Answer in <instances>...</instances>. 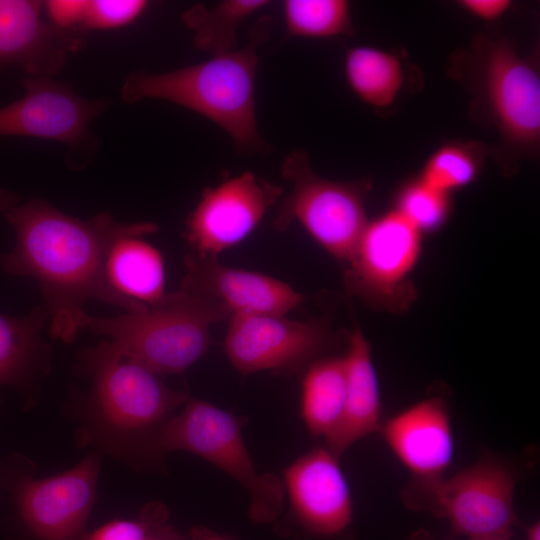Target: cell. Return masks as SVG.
<instances>
[{
  "label": "cell",
  "mask_w": 540,
  "mask_h": 540,
  "mask_svg": "<svg viewBox=\"0 0 540 540\" xmlns=\"http://www.w3.org/2000/svg\"><path fill=\"white\" fill-rule=\"evenodd\" d=\"M231 315L219 300L179 289L139 312L88 314L83 329L107 336L122 356L157 375L182 374L208 351L210 326Z\"/></svg>",
  "instance_id": "4"
},
{
  "label": "cell",
  "mask_w": 540,
  "mask_h": 540,
  "mask_svg": "<svg viewBox=\"0 0 540 540\" xmlns=\"http://www.w3.org/2000/svg\"><path fill=\"white\" fill-rule=\"evenodd\" d=\"M281 186L250 171L206 187L185 221L184 238L202 258H216L245 239L281 197Z\"/></svg>",
  "instance_id": "12"
},
{
  "label": "cell",
  "mask_w": 540,
  "mask_h": 540,
  "mask_svg": "<svg viewBox=\"0 0 540 540\" xmlns=\"http://www.w3.org/2000/svg\"><path fill=\"white\" fill-rule=\"evenodd\" d=\"M195 540H227L221 536L215 535L208 531L195 530L193 534Z\"/></svg>",
  "instance_id": "34"
},
{
  "label": "cell",
  "mask_w": 540,
  "mask_h": 540,
  "mask_svg": "<svg viewBox=\"0 0 540 540\" xmlns=\"http://www.w3.org/2000/svg\"><path fill=\"white\" fill-rule=\"evenodd\" d=\"M0 404H1V400H0Z\"/></svg>",
  "instance_id": "37"
},
{
  "label": "cell",
  "mask_w": 540,
  "mask_h": 540,
  "mask_svg": "<svg viewBox=\"0 0 540 540\" xmlns=\"http://www.w3.org/2000/svg\"><path fill=\"white\" fill-rule=\"evenodd\" d=\"M448 74L470 95L469 114L494 130L491 157L506 174L535 159L540 149L539 53L521 55L506 37L478 33L453 52Z\"/></svg>",
  "instance_id": "2"
},
{
  "label": "cell",
  "mask_w": 540,
  "mask_h": 540,
  "mask_svg": "<svg viewBox=\"0 0 540 540\" xmlns=\"http://www.w3.org/2000/svg\"><path fill=\"white\" fill-rule=\"evenodd\" d=\"M344 74L355 96L376 110L392 107L405 81L404 66L397 54L368 45L347 50Z\"/></svg>",
  "instance_id": "21"
},
{
  "label": "cell",
  "mask_w": 540,
  "mask_h": 540,
  "mask_svg": "<svg viewBox=\"0 0 540 540\" xmlns=\"http://www.w3.org/2000/svg\"><path fill=\"white\" fill-rule=\"evenodd\" d=\"M447 540H452V539H447Z\"/></svg>",
  "instance_id": "36"
},
{
  "label": "cell",
  "mask_w": 540,
  "mask_h": 540,
  "mask_svg": "<svg viewBox=\"0 0 540 540\" xmlns=\"http://www.w3.org/2000/svg\"><path fill=\"white\" fill-rule=\"evenodd\" d=\"M292 512L309 534L331 538L352 523L353 503L338 457L328 448L312 449L284 471Z\"/></svg>",
  "instance_id": "14"
},
{
  "label": "cell",
  "mask_w": 540,
  "mask_h": 540,
  "mask_svg": "<svg viewBox=\"0 0 540 540\" xmlns=\"http://www.w3.org/2000/svg\"><path fill=\"white\" fill-rule=\"evenodd\" d=\"M269 25L268 17L259 19L250 29L247 46L206 61L165 73L132 72L122 84V100L177 104L220 127L240 153H263L268 146L257 127L255 91L258 47L267 40Z\"/></svg>",
  "instance_id": "3"
},
{
  "label": "cell",
  "mask_w": 540,
  "mask_h": 540,
  "mask_svg": "<svg viewBox=\"0 0 540 540\" xmlns=\"http://www.w3.org/2000/svg\"><path fill=\"white\" fill-rule=\"evenodd\" d=\"M148 5L144 0H87L81 28L108 30L134 22Z\"/></svg>",
  "instance_id": "27"
},
{
  "label": "cell",
  "mask_w": 540,
  "mask_h": 540,
  "mask_svg": "<svg viewBox=\"0 0 540 540\" xmlns=\"http://www.w3.org/2000/svg\"><path fill=\"white\" fill-rule=\"evenodd\" d=\"M181 290L211 297L225 304L232 314L285 315L303 302L289 284L271 276L232 268L216 258L188 254Z\"/></svg>",
  "instance_id": "15"
},
{
  "label": "cell",
  "mask_w": 540,
  "mask_h": 540,
  "mask_svg": "<svg viewBox=\"0 0 540 540\" xmlns=\"http://www.w3.org/2000/svg\"><path fill=\"white\" fill-rule=\"evenodd\" d=\"M509 0H459L457 6L471 16L485 22L501 19L511 7Z\"/></svg>",
  "instance_id": "30"
},
{
  "label": "cell",
  "mask_w": 540,
  "mask_h": 540,
  "mask_svg": "<svg viewBox=\"0 0 540 540\" xmlns=\"http://www.w3.org/2000/svg\"><path fill=\"white\" fill-rule=\"evenodd\" d=\"M283 15L287 33L293 37L329 39L354 32L346 0H287Z\"/></svg>",
  "instance_id": "25"
},
{
  "label": "cell",
  "mask_w": 540,
  "mask_h": 540,
  "mask_svg": "<svg viewBox=\"0 0 540 540\" xmlns=\"http://www.w3.org/2000/svg\"><path fill=\"white\" fill-rule=\"evenodd\" d=\"M15 232L13 249L0 257L11 275L34 279L44 296L52 338L72 343L83 330L88 313L84 303L99 300L125 312H139L146 304L114 290L105 274L112 245L129 236L158 231L153 222L122 223L109 212L82 220L47 201L33 198L5 213Z\"/></svg>",
  "instance_id": "1"
},
{
  "label": "cell",
  "mask_w": 540,
  "mask_h": 540,
  "mask_svg": "<svg viewBox=\"0 0 540 540\" xmlns=\"http://www.w3.org/2000/svg\"><path fill=\"white\" fill-rule=\"evenodd\" d=\"M100 459L89 455L74 467L35 479L30 462L10 454L0 462V490L12 499L21 523L39 540H74L96 497Z\"/></svg>",
  "instance_id": "9"
},
{
  "label": "cell",
  "mask_w": 540,
  "mask_h": 540,
  "mask_svg": "<svg viewBox=\"0 0 540 540\" xmlns=\"http://www.w3.org/2000/svg\"><path fill=\"white\" fill-rule=\"evenodd\" d=\"M80 365L92 381V404L101 426L116 438L157 430L189 398L158 375L122 356L108 340L82 350Z\"/></svg>",
  "instance_id": "8"
},
{
  "label": "cell",
  "mask_w": 540,
  "mask_h": 540,
  "mask_svg": "<svg viewBox=\"0 0 540 540\" xmlns=\"http://www.w3.org/2000/svg\"><path fill=\"white\" fill-rule=\"evenodd\" d=\"M268 4L266 0H224L212 7L196 4L182 14V20L193 32L197 48L224 54L237 49L241 24Z\"/></svg>",
  "instance_id": "23"
},
{
  "label": "cell",
  "mask_w": 540,
  "mask_h": 540,
  "mask_svg": "<svg viewBox=\"0 0 540 540\" xmlns=\"http://www.w3.org/2000/svg\"><path fill=\"white\" fill-rule=\"evenodd\" d=\"M514 489L510 468L485 458L448 478H415L402 497L410 509L447 518L455 533L469 539H510L518 523Z\"/></svg>",
  "instance_id": "7"
},
{
  "label": "cell",
  "mask_w": 540,
  "mask_h": 540,
  "mask_svg": "<svg viewBox=\"0 0 540 540\" xmlns=\"http://www.w3.org/2000/svg\"><path fill=\"white\" fill-rule=\"evenodd\" d=\"M422 234L393 208L369 220L345 264V285L367 303L401 311L414 300L409 277L422 244Z\"/></svg>",
  "instance_id": "10"
},
{
  "label": "cell",
  "mask_w": 540,
  "mask_h": 540,
  "mask_svg": "<svg viewBox=\"0 0 540 540\" xmlns=\"http://www.w3.org/2000/svg\"><path fill=\"white\" fill-rule=\"evenodd\" d=\"M526 540H540V522L536 521L526 527Z\"/></svg>",
  "instance_id": "33"
},
{
  "label": "cell",
  "mask_w": 540,
  "mask_h": 540,
  "mask_svg": "<svg viewBox=\"0 0 540 540\" xmlns=\"http://www.w3.org/2000/svg\"><path fill=\"white\" fill-rule=\"evenodd\" d=\"M380 431L415 478L440 477L451 463L454 440L448 409L441 398L410 406L386 421Z\"/></svg>",
  "instance_id": "17"
},
{
  "label": "cell",
  "mask_w": 540,
  "mask_h": 540,
  "mask_svg": "<svg viewBox=\"0 0 540 540\" xmlns=\"http://www.w3.org/2000/svg\"><path fill=\"white\" fill-rule=\"evenodd\" d=\"M167 515L161 503L147 504L137 519H118L93 531L86 540H146L149 533L161 525Z\"/></svg>",
  "instance_id": "28"
},
{
  "label": "cell",
  "mask_w": 540,
  "mask_h": 540,
  "mask_svg": "<svg viewBox=\"0 0 540 540\" xmlns=\"http://www.w3.org/2000/svg\"><path fill=\"white\" fill-rule=\"evenodd\" d=\"M393 204V209L422 235L440 229L452 210L451 195L429 186L418 176L400 185Z\"/></svg>",
  "instance_id": "26"
},
{
  "label": "cell",
  "mask_w": 540,
  "mask_h": 540,
  "mask_svg": "<svg viewBox=\"0 0 540 540\" xmlns=\"http://www.w3.org/2000/svg\"><path fill=\"white\" fill-rule=\"evenodd\" d=\"M470 540H510L509 538L504 537H487V538H475Z\"/></svg>",
  "instance_id": "35"
},
{
  "label": "cell",
  "mask_w": 540,
  "mask_h": 540,
  "mask_svg": "<svg viewBox=\"0 0 540 540\" xmlns=\"http://www.w3.org/2000/svg\"><path fill=\"white\" fill-rule=\"evenodd\" d=\"M491 157V147L476 140H448L425 160L417 175L429 186L451 195L473 183Z\"/></svg>",
  "instance_id": "24"
},
{
  "label": "cell",
  "mask_w": 540,
  "mask_h": 540,
  "mask_svg": "<svg viewBox=\"0 0 540 540\" xmlns=\"http://www.w3.org/2000/svg\"><path fill=\"white\" fill-rule=\"evenodd\" d=\"M281 173L292 189L280 203L274 227L285 230L298 222L324 250L345 265L369 221L365 204L372 190L371 180L323 178L315 173L309 155L301 148L286 156Z\"/></svg>",
  "instance_id": "6"
},
{
  "label": "cell",
  "mask_w": 540,
  "mask_h": 540,
  "mask_svg": "<svg viewBox=\"0 0 540 540\" xmlns=\"http://www.w3.org/2000/svg\"><path fill=\"white\" fill-rule=\"evenodd\" d=\"M87 0H50L44 2V12L49 22L61 30L82 27Z\"/></svg>",
  "instance_id": "29"
},
{
  "label": "cell",
  "mask_w": 540,
  "mask_h": 540,
  "mask_svg": "<svg viewBox=\"0 0 540 540\" xmlns=\"http://www.w3.org/2000/svg\"><path fill=\"white\" fill-rule=\"evenodd\" d=\"M243 424L232 413L189 396L181 413L166 420L148 446L157 454L188 451L216 465L247 490L250 518L268 523L283 510L285 487L274 474L256 471L242 436Z\"/></svg>",
  "instance_id": "5"
},
{
  "label": "cell",
  "mask_w": 540,
  "mask_h": 540,
  "mask_svg": "<svg viewBox=\"0 0 540 540\" xmlns=\"http://www.w3.org/2000/svg\"><path fill=\"white\" fill-rule=\"evenodd\" d=\"M105 274L114 290L143 304L156 303L167 293L162 255L141 237H124L112 245Z\"/></svg>",
  "instance_id": "20"
},
{
  "label": "cell",
  "mask_w": 540,
  "mask_h": 540,
  "mask_svg": "<svg viewBox=\"0 0 540 540\" xmlns=\"http://www.w3.org/2000/svg\"><path fill=\"white\" fill-rule=\"evenodd\" d=\"M44 2L0 0V65H20L29 77L50 78L82 40L43 18Z\"/></svg>",
  "instance_id": "16"
},
{
  "label": "cell",
  "mask_w": 540,
  "mask_h": 540,
  "mask_svg": "<svg viewBox=\"0 0 540 540\" xmlns=\"http://www.w3.org/2000/svg\"><path fill=\"white\" fill-rule=\"evenodd\" d=\"M24 95L0 108V136H26L80 144L90 123L107 107L104 100L79 96L51 78L28 77Z\"/></svg>",
  "instance_id": "13"
},
{
  "label": "cell",
  "mask_w": 540,
  "mask_h": 540,
  "mask_svg": "<svg viewBox=\"0 0 540 540\" xmlns=\"http://www.w3.org/2000/svg\"><path fill=\"white\" fill-rule=\"evenodd\" d=\"M19 194L0 188V212L6 213L20 202Z\"/></svg>",
  "instance_id": "32"
},
{
  "label": "cell",
  "mask_w": 540,
  "mask_h": 540,
  "mask_svg": "<svg viewBox=\"0 0 540 540\" xmlns=\"http://www.w3.org/2000/svg\"><path fill=\"white\" fill-rule=\"evenodd\" d=\"M333 341L330 325L321 319L235 313L229 319L224 350L244 375L266 370L291 374L310 365Z\"/></svg>",
  "instance_id": "11"
},
{
  "label": "cell",
  "mask_w": 540,
  "mask_h": 540,
  "mask_svg": "<svg viewBox=\"0 0 540 540\" xmlns=\"http://www.w3.org/2000/svg\"><path fill=\"white\" fill-rule=\"evenodd\" d=\"M47 319L45 305L21 317L0 313V386L14 388L27 404L50 367V346L41 339Z\"/></svg>",
  "instance_id": "19"
},
{
  "label": "cell",
  "mask_w": 540,
  "mask_h": 540,
  "mask_svg": "<svg viewBox=\"0 0 540 540\" xmlns=\"http://www.w3.org/2000/svg\"><path fill=\"white\" fill-rule=\"evenodd\" d=\"M345 356L313 361L302 380L301 415L314 436L327 438L337 427L345 404Z\"/></svg>",
  "instance_id": "22"
},
{
  "label": "cell",
  "mask_w": 540,
  "mask_h": 540,
  "mask_svg": "<svg viewBox=\"0 0 540 540\" xmlns=\"http://www.w3.org/2000/svg\"><path fill=\"white\" fill-rule=\"evenodd\" d=\"M345 356L347 390L344 410L326 448L339 458L359 439L381 428V400L369 342L359 327L348 337Z\"/></svg>",
  "instance_id": "18"
},
{
  "label": "cell",
  "mask_w": 540,
  "mask_h": 540,
  "mask_svg": "<svg viewBox=\"0 0 540 540\" xmlns=\"http://www.w3.org/2000/svg\"><path fill=\"white\" fill-rule=\"evenodd\" d=\"M146 540H185L178 532L170 527L161 525L155 527Z\"/></svg>",
  "instance_id": "31"
}]
</instances>
